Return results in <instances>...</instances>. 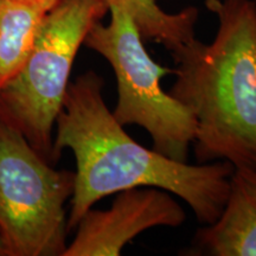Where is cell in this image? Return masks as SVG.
Returning a JSON list of instances; mask_svg holds the SVG:
<instances>
[{"label":"cell","instance_id":"7","mask_svg":"<svg viewBox=\"0 0 256 256\" xmlns=\"http://www.w3.org/2000/svg\"><path fill=\"white\" fill-rule=\"evenodd\" d=\"M194 254L256 256V170L235 168L229 194L216 222L200 229Z\"/></svg>","mask_w":256,"mask_h":256},{"label":"cell","instance_id":"2","mask_svg":"<svg viewBox=\"0 0 256 256\" xmlns=\"http://www.w3.org/2000/svg\"><path fill=\"white\" fill-rule=\"evenodd\" d=\"M218 19L210 44L194 38L172 51L168 94L194 114L200 164L226 160L256 170V2L206 0Z\"/></svg>","mask_w":256,"mask_h":256},{"label":"cell","instance_id":"8","mask_svg":"<svg viewBox=\"0 0 256 256\" xmlns=\"http://www.w3.org/2000/svg\"><path fill=\"white\" fill-rule=\"evenodd\" d=\"M50 10L34 0H0V88L22 68Z\"/></svg>","mask_w":256,"mask_h":256},{"label":"cell","instance_id":"10","mask_svg":"<svg viewBox=\"0 0 256 256\" xmlns=\"http://www.w3.org/2000/svg\"><path fill=\"white\" fill-rule=\"evenodd\" d=\"M34 2H40V4L48 6L49 8H55L57 4H58L60 0H34Z\"/></svg>","mask_w":256,"mask_h":256},{"label":"cell","instance_id":"9","mask_svg":"<svg viewBox=\"0 0 256 256\" xmlns=\"http://www.w3.org/2000/svg\"><path fill=\"white\" fill-rule=\"evenodd\" d=\"M108 8H124L139 30L144 40L162 44L170 52L194 40V25L198 10L194 6L178 14H168L160 8L156 0H104Z\"/></svg>","mask_w":256,"mask_h":256},{"label":"cell","instance_id":"4","mask_svg":"<svg viewBox=\"0 0 256 256\" xmlns=\"http://www.w3.org/2000/svg\"><path fill=\"white\" fill-rule=\"evenodd\" d=\"M108 12L110 23L92 25L83 46L101 55L113 69L118 101L112 113L121 126L136 124L147 130L156 152L186 162L197 122L194 114L160 86L162 78L174 74V69L152 60L124 8L110 6Z\"/></svg>","mask_w":256,"mask_h":256},{"label":"cell","instance_id":"3","mask_svg":"<svg viewBox=\"0 0 256 256\" xmlns=\"http://www.w3.org/2000/svg\"><path fill=\"white\" fill-rule=\"evenodd\" d=\"M108 11L104 0H60L44 16L22 68L0 88V119L50 164L74 62L89 30Z\"/></svg>","mask_w":256,"mask_h":256},{"label":"cell","instance_id":"1","mask_svg":"<svg viewBox=\"0 0 256 256\" xmlns=\"http://www.w3.org/2000/svg\"><path fill=\"white\" fill-rule=\"evenodd\" d=\"M104 81L92 70L70 82L55 124L54 160L63 150L76 162L68 232L102 198L132 188H158L182 198L204 226L226 206L235 166L226 160L188 165L138 144L106 104Z\"/></svg>","mask_w":256,"mask_h":256},{"label":"cell","instance_id":"11","mask_svg":"<svg viewBox=\"0 0 256 256\" xmlns=\"http://www.w3.org/2000/svg\"><path fill=\"white\" fill-rule=\"evenodd\" d=\"M0 256H6V252H5V249H4V246H2V238H0Z\"/></svg>","mask_w":256,"mask_h":256},{"label":"cell","instance_id":"12","mask_svg":"<svg viewBox=\"0 0 256 256\" xmlns=\"http://www.w3.org/2000/svg\"><path fill=\"white\" fill-rule=\"evenodd\" d=\"M254 2H256V0H254Z\"/></svg>","mask_w":256,"mask_h":256},{"label":"cell","instance_id":"6","mask_svg":"<svg viewBox=\"0 0 256 256\" xmlns=\"http://www.w3.org/2000/svg\"><path fill=\"white\" fill-rule=\"evenodd\" d=\"M115 194L110 209L92 208L83 215L62 256H119L124 246L146 230L177 228L186 220L180 204L162 188H132Z\"/></svg>","mask_w":256,"mask_h":256},{"label":"cell","instance_id":"5","mask_svg":"<svg viewBox=\"0 0 256 256\" xmlns=\"http://www.w3.org/2000/svg\"><path fill=\"white\" fill-rule=\"evenodd\" d=\"M75 174L56 170L0 119V238L6 256H62Z\"/></svg>","mask_w":256,"mask_h":256}]
</instances>
